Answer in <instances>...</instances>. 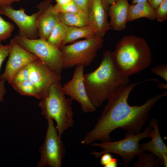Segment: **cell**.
<instances>
[{"instance_id": "obj_1", "label": "cell", "mask_w": 167, "mask_h": 167, "mask_svg": "<svg viewBox=\"0 0 167 167\" xmlns=\"http://www.w3.org/2000/svg\"><path fill=\"white\" fill-rule=\"evenodd\" d=\"M138 84H129L109 96L96 124L87 133L81 141V144H91L96 140L111 141V133L118 128L126 131V135L141 132L148 121L151 109L159 100L167 96V92L150 97L140 105H130L128 102L129 95Z\"/></svg>"}, {"instance_id": "obj_2", "label": "cell", "mask_w": 167, "mask_h": 167, "mask_svg": "<svg viewBox=\"0 0 167 167\" xmlns=\"http://www.w3.org/2000/svg\"><path fill=\"white\" fill-rule=\"evenodd\" d=\"M83 80L88 98L96 108L100 106L114 92L129 84V77L116 68L112 51L103 54L100 65L94 71L84 74Z\"/></svg>"}, {"instance_id": "obj_3", "label": "cell", "mask_w": 167, "mask_h": 167, "mask_svg": "<svg viewBox=\"0 0 167 167\" xmlns=\"http://www.w3.org/2000/svg\"><path fill=\"white\" fill-rule=\"evenodd\" d=\"M112 55L118 71L128 77L146 69L152 61L151 50L146 40L134 35L122 38Z\"/></svg>"}, {"instance_id": "obj_4", "label": "cell", "mask_w": 167, "mask_h": 167, "mask_svg": "<svg viewBox=\"0 0 167 167\" xmlns=\"http://www.w3.org/2000/svg\"><path fill=\"white\" fill-rule=\"evenodd\" d=\"M65 95L60 81L55 82L38 103L42 109L41 114L46 119L49 118L55 121V127L60 137L74 123L72 100L66 98Z\"/></svg>"}, {"instance_id": "obj_5", "label": "cell", "mask_w": 167, "mask_h": 167, "mask_svg": "<svg viewBox=\"0 0 167 167\" xmlns=\"http://www.w3.org/2000/svg\"><path fill=\"white\" fill-rule=\"evenodd\" d=\"M104 41L103 38L95 37L62 46L60 49L62 55L63 68L89 66L103 47Z\"/></svg>"}, {"instance_id": "obj_6", "label": "cell", "mask_w": 167, "mask_h": 167, "mask_svg": "<svg viewBox=\"0 0 167 167\" xmlns=\"http://www.w3.org/2000/svg\"><path fill=\"white\" fill-rule=\"evenodd\" d=\"M152 128L149 123L145 130L136 134L126 135L125 138L118 141H111L101 143H93V147H99L102 149L101 152L93 151L91 154L98 158L105 153H114L122 158L125 165L127 167L136 155L144 151L140 148L139 142L147 137L150 138V131Z\"/></svg>"}, {"instance_id": "obj_7", "label": "cell", "mask_w": 167, "mask_h": 167, "mask_svg": "<svg viewBox=\"0 0 167 167\" xmlns=\"http://www.w3.org/2000/svg\"><path fill=\"white\" fill-rule=\"evenodd\" d=\"M14 38L23 48L35 55L54 72L61 76L63 68L62 55L60 49L40 38L29 39L17 35Z\"/></svg>"}, {"instance_id": "obj_8", "label": "cell", "mask_w": 167, "mask_h": 167, "mask_svg": "<svg viewBox=\"0 0 167 167\" xmlns=\"http://www.w3.org/2000/svg\"><path fill=\"white\" fill-rule=\"evenodd\" d=\"M53 0H44L38 4V11L32 15L25 13V9H13L11 6H0V14L11 19L19 28L18 36L29 39H36L39 37L37 23L41 14L51 4Z\"/></svg>"}, {"instance_id": "obj_9", "label": "cell", "mask_w": 167, "mask_h": 167, "mask_svg": "<svg viewBox=\"0 0 167 167\" xmlns=\"http://www.w3.org/2000/svg\"><path fill=\"white\" fill-rule=\"evenodd\" d=\"M48 127L44 143L39 148L40 159L37 167H61L66 148L53 122L48 118Z\"/></svg>"}, {"instance_id": "obj_10", "label": "cell", "mask_w": 167, "mask_h": 167, "mask_svg": "<svg viewBox=\"0 0 167 167\" xmlns=\"http://www.w3.org/2000/svg\"><path fill=\"white\" fill-rule=\"evenodd\" d=\"M24 74L25 79L35 89L40 100L53 83L62 79L61 76L54 72L38 58L26 66Z\"/></svg>"}, {"instance_id": "obj_11", "label": "cell", "mask_w": 167, "mask_h": 167, "mask_svg": "<svg viewBox=\"0 0 167 167\" xmlns=\"http://www.w3.org/2000/svg\"><path fill=\"white\" fill-rule=\"evenodd\" d=\"M9 45V57L4 71L0 75V79L6 81L10 84L15 76L21 69L38 58L23 48L14 38L11 40Z\"/></svg>"}, {"instance_id": "obj_12", "label": "cell", "mask_w": 167, "mask_h": 167, "mask_svg": "<svg viewBox=\"0 0 167 167\" xmlns=\"http://www.w3.org/2000/svg\"><path fill=\"white\" fill-rule=\"evenodd\" d=\"M84 67L82 65L76 66L72 79L62 87L66 95L78 102L83 112L88 113L95 111L96 108L90 102L86 91L83 80Z\"/></svg>"}, {"instance_id": "obj_13", "label": "cell", "mask_w": 167, "mask_h": 167, "mask_svg": "<svg viewBox=\"0 0 167 167\" xmlns=\"http://www.w3.org/2000/svg\"><path fill=\"white\" fill-rule=\"evenodd\" d=\"M149 123L152 127L150 131L151 139L148 142L140 144V148L143 151H149L154 154L167 167V146L160 135L158 120L153 118Z\"/></svg>"}, {"instance_id": "obj_14", "label": "cell", "mask_w": 167, "mask_h": 167, "mask_svg": "<svg viewBox=\"0 0 167 167\" xmlns=\"http://www.w3.org/2000/svg\"><path fill=\"white\" fill-rule=\"evenodd\" d=\"M90 26L94 29L96 37L103 38L111 29L108 20V12L100 0H93L88 14Z\"/></svg>"}, {"instance_id": "obj_15", "label": "cell", "mask_w": 167, "mask_h": 167, "mask_svg": "<svg viewBox=\"0 0 167 167\" xmlns=\"http://www.w3.org/2000/svg\"><path fill=\"white\" fill-rule=\"evenodd\" d=\"M130 5L128 0H118L109 6L108 14L111 28L121 31L126 28Z\"/></svg>"}, {"instance_id": "obj_16", "label": "cell", "mask_w": 167, "mask_h": 167, "mask_svg": "<svg viewBox=\"0 0 167 167\" xmlns=\"http://www.w3.org/2000/svg\"><path fill=\"white\" fill-rule=\"evenodd\" d=\"M60 21L58 13L50 4L41 15L37 22L39 38L47 40L51 31Z\"/></svg>"}, {"instance_id": "obj_17", "label": "cell", "mask_w": 167, "mask_h": 167, "mask_svg": "<svg viewBox=\"0 0 167 167\" xmlns=\"http://www.w3.org/2000/svg\"><path fill=\"white\" fill-rule=\"evenodd\" d=\"M145 18L151 21L156 19L155 10L148 2L130 5L129 7L127 22Z\"/></svg>"}, {"instance_id": "obj_18", "label": "cell", "mask_w": 167, "mask_h": 167, "mask_svg": "<svg viewBox=\"0 0 167 167\" xmlns=\"http://www.w3.org/2000/svg\"><path fill=\"white\" fill-rule=\"evenodd\" d=\"M95 37V32L90 26L84 27L69 26L62 47L80 39Z\"/></svg>"}, {"instance_id": "obj_19", "label": "cell", "mask_w": 167, "mask_h": 167, "mask_svg": "<svg viewBox=\"0 0 167 167\" xmlns=\"http://www.w3.org/2000/svg\"><path fill=\"white\" fill-rule=\"evenodd\" d=\"M58 13L60 22L68 26L84 27L90 26L88 15L84 13Z\"/></svg>"}, {"instance_id": "obj_20", "label": "cell", "mask_w": 167, "mask_h": 167, "mask_svg": "<svg viewBox=\"0 0 167 167\" xmlns=\"http://www.w3.org/2000/svg\"><path fill=\"white\" fill-rule=\"evenodd\" d=\"M68 27L60 22L53 29L46 41L54 46L60 49L62 46Z\"/></svg>"}, {"instance_id": "obj_21", "label": "cell", "mask_w": 167, "mask_h": 167, "mask_svg": "<svg viewBox=\"0 0 167 167\" xmlns=\"http://www.w3.org/2000/svg\"><path fill=\"white\" fill-rule=\"evenodd\" d=\"M138 158L134 164V167H158L162 164L161 161L153 153L146 154L143 151L137 155Z\"/></svg>"}, {"instance_id": "obj_22", "label": "cell", "mask_w": 167, "mask_h": 167, "mask_svg": "<svg viewBox=\"0 0 167 167\" xmlns=\"http://www.w3.org/2000/svg\"><path fill=\"white\" fill-rule=\"evenodd\" d=\"M0 14V40L4 41L9 38L11 35L14 29L13 24L5 20Z\"/></svg>"}, {"instance_id": "obj_23", "label": "cell", "mask_w": 167, "mask_h": 167, "mask_svg": "<svg viewBox=\"0 0 167 167\" xmlns=\"http://www.w3.org/2000/svg\"><path fill=\"white\" fill-rule=\"evenodd\" d=\"M54 6L58 13H78L83 12L73 2L63 5L56 4Z\"/></svg>"}, {"instance_id": "obj_24", "label": "cell", "mask_w": 167, "mask_h": 167, "mask_svg": "<svg viewBox=\"0 0 167 167\" xmlns=\"http://www.w3.org/2000/svg\"><path fill=\"white\" fill-rule=\"evenodd\" d=\"M156 19L162 22L167 19V0H164L155 10Z\"/></svg>"}, {"instance_id": "obj_25", "label": "cell", "mask_w": 167, "mask_h": 167, "mask_svg": "<svg viewBox=\"0 0 167 167\" xmlns=\"http://www.w3.org/2000/svg\"><path fill=\"white\" fill-rule=\"evenodd\" d=\"M152 72L161 77L165 81H167V66L165 64H161L153 67L151 69Z\"/></svg>"}, {"instance_id": "obj_26", "label": "cell", "mask_w": 167, "mask_h": 167, "mask_svg": "<svg viewBox=\"0 0 167 167\" xmlns=\"http://www.w3.org/2000/svg\"><path fill=\"white\" fill-rule=\"evenodd\" d=\"M93 0H73V1L80 11L88 15Z\"/></svg>"}, {"instance_id": "obj_27", "label": "cell", "mask_w": 167, "mask_h": 167, "mask_svg": "<svg viewBox=\"0 0 167 167\" xmlns=\"http://www.w3.org/2000/svg\"><path fill=\"white\" fill-rule=\"evenodd\" d=\"M2 41L0 40V71L3 62L6 58L9 56L10 47L8 45H3L1 43Z\"/></svg>"}, {"instance_id": "obj_28", "label": "cell", "mask_w": 167, "mask_h": 167, "mask_svg": "<svg viewBox=\"0 0 167 167\" xmlns=\"http://www.w3.org/2000/svg\"><path fill=\"white\" fill-rule=\"evenodd\" d=\"M101 156L100 164L104 167L108 164L113 158L111 154L110 153H105L103 154Z\"/></svg>"}, {"instance_id": "obj_29", "label": "cell", "mask_w": 167, "mask_h": 167, "mask_svg": "<svg viewBox=\"0 0 167 167\" xmlns=\"http://www.w3.org/2000/svg\"><path fill=\"white\" fill-rule=\"evenodd\" d=\"M4 80L0 79V101L3 102L4 98L6 93V90L5 88Z\"/></svg>"}, {"instance_id": "obj_30", "label": "cell", "mask_w": 167, "mask_h": 167, "mask_svg": "<svg viewBox=\"0 0 167 167\" xmlns=\"http://www.w3.org/2000/svg\"><path fill=\"white\" fill-rule=\"evenodd\" d=\"M102 4L105 11L108 12L109 6L113 4L118 0H100Z\"/></svg>"}, {"instance_id": "obj_31", "label": "cell", "mask_w": 167, "mask_h": 167, "mask_svg": "<svg viewBox=\"0 0 167 167\" xmlns=\"http://www.w3.org/2000/svg\"><path fill=\"white\" fill-rule=\"evenodd\" d=\"M164 0H147L149 4L155 10Z\"/></svg>"}, {"instance_id": "obj_32", "label": "cell", "mask_w": 167, "mask_h": 167, "mask_svg": "<svg viewBox=\"0 0 167 167\" xmlns=\"http://www.w3.org/2000/svg\"><path fill=\"white\" fill-rule=\"evenodd\" d=\"M118 162L117 159L113 157L111 161L105 167H117L118 166Z\"/></svg>"}, {"instance_id": "obj_33", "label": "cell", "mask_w": 167, "mask_h": 167, "mask_svg": "<svg viewBox=\"0 0 167 167\" xmlns=\"http://www.w3.org/2000/svg\"><path fill=\"white\" fill-rule=\"evenodd\" d=\"M13 2V0H0V6H11Z\"/></svg>"}, {"instance_id": "obj_34", "label": "cell", "mask_w": 167, "mask_h": 167, "mask_svg": "<svg viewBox=\"0 0 167 167\" xmlns=\"http://www.w3.org/2000/svg\"><path fill=\"white\" fill-rule=\"evenodd\" d=\"M56 2V4L59 5H63L70 3L73 1V0H55Z\"/></svg>"}, {"instance_id": "obj_35", "label": "cell", "mask_w": 167, "mask_h": 167, "mask_svg": "<svg viewBox=\"0 0 167 167\" xmlns=\"http://www.w3.org/2000/svg\"><path fill=\"white\" fill-rule=\"evenodd\" d=\"M147 2V0H132L131 4L144 2Z\"/></svg>"}, {"instance_id": "obj_36", "label": "cell", "mask_w": 167, "mask_h": 167, "mask_svg": "<svg viewBox=\"0 0 167 167\" xmlns=\"http://www.w3.org/2000/svg\"><path fill=\"white\" fill-rule=\"evenodd\" d=\"M158 87L161 89H167V84H164L159 83Z\"/></svg>"}, {"instance_id": "obj_37", "label": "cell", "mask_w": 167, "mask_h": 167, "mask_svg": "<svg viewBox=\"0 0 167 167\" xmlns=\"http://www.w3.org/2000/svg\"><path fill=\"white\" fill-rule=\"evenodd\" d=\"M20 0H13V2H17V1H19Z\"/></svg>"}, {"instance_id": "obj_38", "label": "cell", "mask_w": 167, "mask_h": 167, "mask_svg": "<svg viewBox=\"0 0 167 167\" xmlns=\"http://www.w3.org/2000/svg\"></svg>"}]
</instances>
